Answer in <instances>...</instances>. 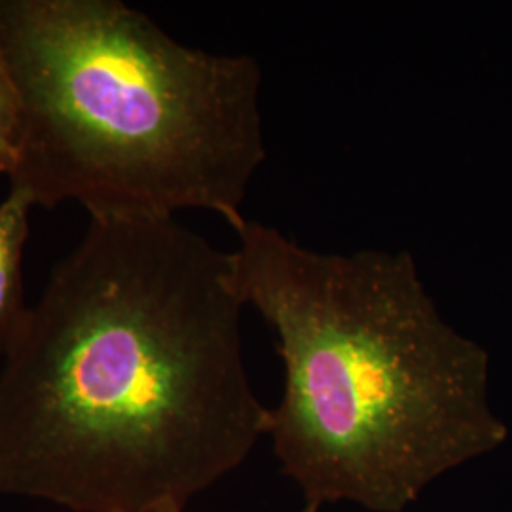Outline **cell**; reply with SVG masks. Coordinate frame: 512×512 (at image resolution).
<instances>
[{"instance_id": "277c9868", "label": "cell", "mask_w": 512, "mask_h": 512, "mask_svg": "<svg viewBox=\"0 0 512 512\" xmlns=\"http://www.w3.org/2000/svg\"><path fill=\"white\" fill-rule=\"evenodd\" d=\"M33 203L8 192L0 202V355L6 353L12 336L25 315L21 260L29 238V211Z\"/></svg>"}, {"instance_id": "7a4b0ae2", "label": "cell", "mask_w": 512, "mask_h": 512, "mask_svg": "<svg viewBox=\"0 0 512 512\" xmlns=\"http://www.w3.org/2000/svg\"><path fill=\"white\" fill-rule=\"evenodd\" d=\"M236 234L232 283L283 361L266 437L304 507L406 511L507 439L484 353L442 319L408 251L323 253L251 219Z\"/></svg>"}, {"instance_id": "5b68a950", "label": "cell", "mask_w": 512, "mask_h": 512, "mask_svg": "<svg viewBox=\"0 0 512 512\" xmlns=\"http://www.w3.org/2000/svg\"><path fill=\"white\" fill-rule=\"evenodd\" d=\"M18 128V92L0 55V175H8L14 165Z\"/></svg>"}, {"instance_id": "3957f363", "label": "cell", "mask_w": 512, "mask_h": 512, "mask_svg": "<svg viewBox=\"0 0 512 512\" xmlns=\"http://www.w3.org/2000/svg\"><path fill=\"white\" fill-rule=\"evenodd\" d=\"M0 55L19 99L12 192L92 220L247 219L266 160L255 57L190 48L120 0H0Z\"/></svg>"}, {"instance_id": "8992f818", "label": "cell", "mask_w": 512, "mask_h": 512, "mask_svg": "<svg viewBox=\"0 0 512 512\" xmlns=\"http://www.w3.org/2000/svg\"><path fill=\"white\" fill-rule=\"evenodd\" d=\"M300 512H319V511H315V509H310V507H304V509H302V511Z\"/></svg>"}, {"instance_id": "6da1fadb", "label": "cell", "mask_w": 512, "mask_h": 512, "mask_svg": "<svg viewBox=\"0 0 512 512\" xmlns=\"http://www.w3.org/2000/svg\"><path fill=\"white\" fill-rule=\"evenodd\" d=\"M230 253L175 219L90 220L0 370V495L186 512L268 435Z\"/></svg>"}]
</instances>
